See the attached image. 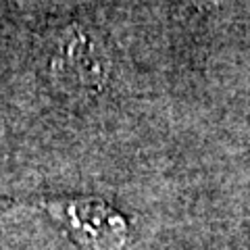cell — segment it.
I'll return each mask as SVG.
<instances>
[{
	"label": "cell",
	"instance_id": "obj_1",
	"mask_svg": "<svg viewBox=\"0 0 250 250\" xmlns=\"http://www.w3.org/2000/svg\"><path fill=\"white\" fill-rule=\"evenodd\" d=\"M40 205L85 250H123L127 242V221L100 198L42 200Z\"/></svg>",
	"mask_w": 250,
	"mask_h": 250
},
{
	"label": "cell",
	"instance_id": "obj_2",
	"mask_svg": "<svg viewBox=\"0 0 250 250\" xmlns=\"http://www.w3.org/2000/svg\"><path fill=\"white\" fill-rule=\"evenodd\" d=\"M65 71L69 69L75 73V80L83 82L85 85H98L103 82V67H100L96 48L85 36L77 34L65 48Z\"/></svg>",
	"mask_w": 250,
	"mask_h": 250
},
{
	"label": "cell",
	"instance_id": "obj_3",
	"mask_svg": "<svg viewBox=\"0 0 250 250\" xmlns=\"http://www.w3.org/2000/svg\"><path fill=\"white\" fill-rule=\"evenodd\" d=\"M196 2H200V4H207V2H219V0H196Z\"/></svg>",
	"mask_w": 250,
	"mask_h": 250
}]
</instances>
